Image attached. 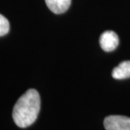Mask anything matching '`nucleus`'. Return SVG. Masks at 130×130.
Returning a JSON list of instances; mask_svg holds the SVG:
<instances>
[{
    "instance_id": "1",
    "label": "nucleus",
    "mask_w": 130,
    "mask_h": 130,
    "mask_svg": "<svg viewBox=\"0 0 130 130\" xmlns=\"http://www.w3.org/2000/svg\"><path fill=\"white\" fill-rule=\"evenodd\" d=\"M40 110V94L35 89H29L15 103L13 109V119L19 128H27L37 119Z\"/></svg>"
},
{
    "instance_id": "6",
    "label": "nucleus",
    "mask_w": 130,
    "mask_h": 130,
    "mask_svg": "<svg viewBox=\"0 0 130 130\" xmlns=\"http://www.w3.org/2000/svg\"><path fill=\"white\" fill-rule=\"evenodd\" d=\"M9 31V22L4 15L0 14V36H4Z\"/></svg>"
},
{
    "instance_id": "3",
    "label": "nucleus",
    "mask_w": 130,
    "mask_h": 130,
    "mask_svg": "<svg viewBox=\"0 0 130 130\" xmlns=\"http://www.w3.org/2000/svg\"><path fill=\"white\" fill-rule=\"evenodd\" d=\"M99 42H100L102 49L104 51L111 52L118 47L119 40H118V35L115 32L112 30H107L101 35Z\"/></svg>"
},
{
    "instance_id": "2",
    "label": "nucleus",
    "mask_w": 130,
    "mask_h": 130,
    "mask_svg": "<svg viewBox=\"0 0 130 130\" xmlns=\"http://www.w3.org/2000/svg\"><path fill=\"white\" fill-rule=\"evenodd\" d=\"M106 130H130V118L120 115H110L104 119Z\"/></svg>"
},
{
    "instance_id": "4",
    "label": "nucleus",
    "mask_w": 130,
    "mask_h": 130,
    "mask_svg": "<svg viewBox=\"0 0 130 130\" xmlns=\"http://www.w3.org/2000/svg\"><path fill=\"white\" fill-rule=\"evenodd\" d=\"M48 9L54 13L60 14L69 9L71 0H45Z\"/></svg>"
},
{
    "instance_id": "5",
    "label": "nucleus",
    "mask_w": 130,
    "mask_h": 130,
    "mask_svg": "<svg viewBox=\"0 0 130 130\" xmlns=\"http://www.w3.org/2000/svg\"><path fill=\"white\" fill-rule=\"evenodd\" d=\"M112 76L114 79L123 80L130 77V60H125L112 70Z\"/></svg>"
}]
</instances>
